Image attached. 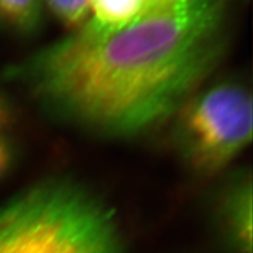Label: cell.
<instances>
[{"label": "cell", "instance_id": "obj_5", "mask_svg": "<svg viewBox=\"0 0 253 253\" xmlns=\"http://www.w3.org/2000/svg\"><path fill=\"white\" fill-rule=\"evenodd\" d=\"M92 17L79 29L93 35L120 31L144 15L142 0H90Z\"/></svg>", "mask_w": 253, "mask_h": 253}, {"label": "cell", "instance_id": "obj_9", "mask_svg": "<svg viewBox=\"0 0 253 253\" xmlns=\"http://www.w3.org/2000/svg\"><path fill=\"white\" fill-rule=\"evenodd\" d=\"M15 121V110L7 95L0 91V135L5 134Z\"/></svg>", "mask_w": 253, "mask_h": 253}, {"label": "cell", "instance_id": "obj_4", "mask_svg": "<svg viewBox=\"0 0 253 253\" xmlns=\"http://www.w3.org/2000/svg\"><path fill=\"white\" fill-rule=\"evenodd\" d=\"M221 190L215 207L219 233L234 253H252V178L241 171Z\"/></svg>", "mask_w": 253, "mask_h": 253}, {"label": "cell", "instance_id": "obj_8", "mask_svg": "<svg viewBox=\"0 0 253 253\" xmlns=\"http://www.w3.org/2000/svg\"><path fill=\"white\" fill-rule=\"evenodd\" d=\"M17 161V149L6 134L0 135V180L14 168Z\"/></svg>", "mask_w": 253, "mask_h": 253}, {"label": "cell", "instance_id": "obj_3", "mask_svg": "<svg viewBox=\"0 0 253 253\" xmlns=\"http://www.w3.org/2000/svg\"><path fill=\"white\" fill-rule=\"evenodd\" d=\"M0 253H90L69 221L19 191L0 203Z\"/></svg>", "mask_w": 253, "mask_h": 253}, {"label": "cell", "instance_id": "obj_1", "mask_svg": "<svg viewBox=\"0 0 253 253\" xmlns=\"http://www.w3.org/2000/svg\"><path fill=\"white\" fill-rule=\"evenodd\" d=\"M226 0H181L105 35L83 30L5 70L53 115L129 137L191 97L227 46Z\"/></svg>", "mask_w": 253, "mask_h": 253}, {"label": "cell", "instance_id": "obj_2", "mask_svg": "<svg viewBox=\"0 0 253 253\" xmlns=\"http://www.w3.org/2000/svg\"><path fill=\"white\" fill-rule=\"evenodd\" d=\"M177 112L178 151L203 177L220 173L252 140V95L240 82L212 85L190 97Z\"/></svg>", "mask_w": 253, "mask_h": 253}, {"label": "cell", "instance_id": "obj_6", "mask_svg": "<svg viewBox=\"0 0 253 253\" xmlns=\"http://www.w3.org/2000/svg\"><path fill=\"white\" fill-rule=\"evenodd\" d=\"M0 21L17 33H33L42 22V0H0Z\"/></svg>", "mask_w": 253, "mask_h": 253}, {"label": "cell", "instance_id": "obj_7", "mask_svg": "<svg viewBox=\"0 0 253 253\" xmlns=\"http://www.w3.org/2000/svg\"><path fill=\"white\" fill-rule=\"evenodd\" d=\"M45 3L69 30H79L89 19L90 0H45Z\"/></svg>", "mask_w": 253, "mask_h": 253}, {"label": "cell", "instance_id": "obj_10", "mask_svg": "<svg viewBox=\"0 0 253 253\" xmlns=\"http://www.w3.org/2000/svg\"><path fill=\"white\" fill-rule=\"evenodd\" d=\"M177 1H181V0H142V3H144V14L153 9H156V7L171 4Z\"/></svg>", "mask_w": 253, "mask_h": 253}]
</instances>
